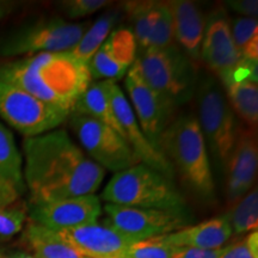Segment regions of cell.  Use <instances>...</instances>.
<instances>
[{
	"mask_svg": "<svg viewBox=\"0 0 258 258\" xmlns=\"http://www.w3.org/2000/svg\"><path fill=\"white\" fill-rule=\"evenodd\" d=\"M25 186L31 205L95 195L106 171L74 144L64 129L25 138Z\"/></svg>",
	"mask_w": 258,
	"mask_h": 258,
	"instance_id": "1",
	"label": "cell"
},
{
	"mask_svg": "<svg viewBox=\"0 0 258 258\" xmlns=\"http://www.w3.org/2000/svg\"><path fill=\"white\" fill-rule=\"evenodd\" d=\"M0 80L70 114L92 82L89 64L71 50L41 53L3 64Z\"/></svg>",
	"mask_w": 258,
	"mask_h": 258,
	"instance_id": "2",
	"label": "cell"
},
{
	"mask_svg": "<svg viewBox=\"0 0 258 258\" xmlns=\"http://www.w3.org/2000/svg\"><path fill=\"white\" fill-rule=\"evenodd\" d=\"M158 148L191 191L205 200L214 198L211 159L195 116L184 115L171 122L161 134Z\"/></svg>",
	"mask_w": 258,
	"mask_h": 258,
	"instance_id": "3",
	"label": "cell"
},
{
	"mask_svg": "<svg viewBox=\"0 0 258 258\" xmlns=\"http://www.w3.org/2000/svg\"><path fill=\"white\" fill-rule=\"evenodd\" d=\"M129 70L176 109L195 96L196 66L177 44L138 51Z\"/></svg>",
	"mask_w": 258,
	"mask_h": 258,
	"instance_id": "4",
	"label": "cell"
},
{
	"mask_svg": "<svg viewBox=\"0 0 258 258\" xmlns=\"http://www.w3.org/2000/svg\"><path fill=\"white\" fill-rule=\"evenodd\" d=\"M102 199L127 207L188 211L172 179L143 163L116 172L103 190Z\"/></svg>",
	"mask_w": 258,
	"mask_h": 258,
	"instance_id": "5",
	"label": "cell"
},
{
	"mask_svg": "<svg viewBox=\"0 0 258 258\" xmlns=\"http://www.w3.org/2000/svg\"><path fill=\"white\" fill-rule=\"evenodd\" d=\"M199 127L207 151L219 171L225 173L240 127L221 84L212 76L205 77L196 86Z\"/></svg>",
	"mask_w": 258,
	"mask_h": 258,
	"instance_id": "6",
	"label": "cell"
},
{
	"mask_svg": "<svg viewBox=\"0 0 258 258\" xmlns=\"http://www.w3.org/2000/svg\"><path fill=\"white\" fill-rule=\"evenodd\" d=\"M88 28V23H73L60 17L38 19L6 34L0 40V56L72 50Z\"/></svg>",
	"mask_w": 258,
	"mask_h": 258,
	"instance_id": "7",
	"label": "cell"
},
{
	"mask_svg": "<svg viewBox=\"0 0 258 258\" xmlns=\"http://www.w3.org/2000/svg\"><path fill=\"white\" fill-rule=\"evenodd\" d=\"M70 115V112L47 104L24 90L0 80V117L25 138L54 131Z\"/></svg>",
	"mask_w": 258,
	"mask_h": 258,
	"instance_id": "8",
	"label": "cell"
},
{
	"mask_svg": "<svg viewBox=\"0 0 258 258\" xmlns=\"http://www.w3.org/2000/svg\"><path fill=\"white\" fill-rule=\"evenodd\" d=\"M105 225L133 243L154 239L189 226L188 211L137 208L105 203Z\"/></svg>",
	"mask_w": 258,
	"mask_h": 258,
	"instance_id": "9",
	"label": "cell"
},
{
	"mask_svg": "<svg viewBox=\"0 0 258 258\" xmlns=\"http://www.w3.org/2000/svg\"><path fill=\"white\" fill-rule=\"evenodd\" d=\"M70 124L90 159L105 171L120 172L141 161L127 141L110 127L83 115H70Z\"/></svg>",
	"mask_w": 258,
	"mask_h": 258,
	"instance_id": "10",
	"label": "cell"
},
{
	"mask_svg": "<svg viewBox=\"0 0 258 258\" xmlns=\"http://www.w3.org/2000/svg\"><path fill=\"white\" fill-rule=\"evenodd\" d=\"M124 88L141 131L151 145L159 151V139L173 121L176 108L159 93L148 88L131 70L125 74Z\"/></svg>",
	"mask_w": 258,
	"mask_h": 258,
	"instance_id": "11",
	"label": "cell"
},
{
	"mask_svg": "<svg viewBox=\"0 0 258 258\" xmlns=\"http://www.w3.org/2000/svg\"><path fill=\"white\" fill-rule=\"evenodd\" d=\"M101 214V200L96 195L30 206L31 221L55 232L97 224Z\"/></svg>",
	"mask_w": 258,
	"mask_h": 258,
	"instance_id": "12",
	"label": "cell"
},
{
	"mask_svg": "<svg viewBox=\"0 0 258 258\" xmlns=\"http://www.w3.org/2000/svg\"><path fill=\"white\" fill-rule=\"evenodd\" d=\"M231 35V19L224 8H218L206 17L201 46V61L222 80L240 62Z\"/></svg>",
	"mask_w": 258,
	"mask_h": 258,
	"instance_id": "13",
	"label": "cell"
},
{
	"mask_svg": "<svg viewBox=\"0 0 258 258\" xmlns=\"http://www.w3.org/2000/svg\"><path fill=\"white\" fill-rule=\"evenodd\" d=\"M110 98L112 110L122 129L123 139L137 154L139 160L145 165L159 171L167 178L172 179L175 175L172 166L163 153L156 150L145 137L127 97L115 82H112L110 86Z\"/></svg>",
	"mask_w": 258,
	"mask_h": 258,
	"instance_id": "14",
	"label": "cell"
},
{
	"mask_svg": "<svg viewBox=\"0 0 258 258\" xmlns=\"http://www.w3.org/2000/svg\"><path fill=\"white\" fill-rule=\"evenodd\" d=\"M258 169L256 131L240 128L226 167V195L228 202L237 203L252 189Z\"/></svg>",
	"mask_w": 258,
	"mask_h": 258,
	"instance_id": "15",
	"label": "cell"
},
{
	"mask_svg": "<svg viewBox=\"0 0 258 258\" xmlns=\"http://www.w3.org/2000/svg\"><path fill=\"white\" fill-rule=\"evenodd\" d=\"M56 233L88 258H123L128 247L134 244L105 224H90Z\"/></svg>",
	"mask_w": 258,
	"mask_h": 258,
	"instance_id": "16",
	"label": "cell"
},
{
	"mask_svg": "<svg viewBox=\"0 0 258 258\" xmlns=\"http://www.w3.org/2000/svg\"><path fill=\"white\" fill-rule=\"evenodd\" d=\"M226 89V98L244 123L256 131L258 123L257 62L241 59L238 66L220 80Z\"/></svg>",
	"mask_w": 258,
	"mask_h": 258,
	"instance_id": "17",
	"label": "cell"
},
{
	"mask_svg": "<svg viewBox=\"0 0 258 258\" xmlns=\"http://www.w3.org/2000/svg\"><path fill=\"white\" fill-rule=\"evenodd\" d=\"M173 19V35L179 49L192 61H201V46L206 16L200 6L188 0L167 2Z\"/></svg>",
	"mask_w": 258,
	"mask_h": 258,
	"instance_id": "18",
	"label": "cell"
},
{
	"mask_svg": "<svg viewBox=\"0 0 258 258\" xmlns=\"http://www.w3.org/2000/svg\"><path fill=\"white\" fill-rule=\"evenodd\" d=\"M233 235L228 215L211 219L201 224L186 226L182 230L156 238L161 243L177 247L220 249Z\"/></svg>",
	"mask_w": 258,
	"mask_h": 258,
	"instance_id": "19",
	"label": "cell"
},
{
	"mask_svg": "<svg viewBox=\"0 0 258 258\" xmlns=\"http://www.w3.org/2000/svg\"><path fill=\"white\" fill-rule=\"evenodd\" d=\"M111 83V80L91 82L89 88L83 92V95L76 102L71 114L95 118V120L110 127L112 131H115L123 138L122 129L116 120L114 110H112L110 98Z\"/></svg>",
	"mask_w": 258,
	"mask_h": 258,
	"instance_id": "20",
	"label": "cell"
},
{
	"mask_svg": "<svg viewBox=\"0 0 258 258\" xmlns=\"http://www.w3.org/2000/svg\"><path fill=\"white\" fill-rule=\"evenodd\" d=\"M24 239L34 252V258H88L73 249L55 231L29 222Z\"/></svg>",
	"mask_w": 258,
	"mask_h": 258,
	"instance_id": "21",
	"label": "cell"
},
{
	"mask_svg": "<svg viewBox=\"0 0 258 258\" xmlns=\"http://www.w3.org/2000/svg\"><path fill=\"white\" fill-rule=\"evenodd\" d=\"M121 15L118 11H109L101 16L91 27L88 28L77 46L71 50L77 59L89 64L91 57L102 47L112 30V28L120 21Z\"/></svg>",
	"mask_w": 258,
	"mask_h": 258,
	"instance_id": "22",
	"label": "cell"
},
{
	"mask_svg": "<svg viewBox=\"0 0 258 258\" xmlns=\"http://www.w3.org/2000/svg\"><path fill=\"white\" fill-rule=\"evenodd\" d=\"M0 175L18 190L24 192L23 159L16 146L14 135L0 122Z\"/></svg>",
	"mask_w": 258,
	"mask_h": 258,
	"instance_id": "23",
	"label": "cell"
},
{
	"mask_svg": "<svg viewBox=\"0 0 258 258\" xmlns=\"http://www.w3.org/2000/svg\"><path fill=\"white\" fill-rule=\"evenodd\" d=\"M160 2H131L124 5L133 25V35L138 51L145 50L159 16Z\"/></svg>",
	"mask_w": 258,
	"mask_h": 258,
	"instance_id": "24",
	"label": "cell"
},
{
	"mask_svg": "<svg viewBox=\"0 0 258 258\" xmlns=\"http://www.w3.org/2000/svg\"><path fill=\"white\" fill-rule=\"evenodd\" d=\"M112 62L129 70L138 53L137 41L129 28H116L99 48Z\"/></svg>",
	"mask_w": 258,
	"mask_h": 258,
	"instance_id": "25",
	"label": "cell"
},
{
	"mask_svg": "<svg viewBox=\"0 0 258 258\" xmlns=\"http://www.w3.org/2000/svg\"><path fill=\"white\" fill-rule=\"evenodd\" d=\"M231 35L240 59L258 61V22L257 18L237 16L231 19Z\"/></svg>",
	"mask_w": 258,
	"mask_h": 258,
	"instance_id": "26",
	"label": "cell"
},
{
	"mask_svg": "<svg viewBox=\"0 0 258 258\" xmlns=\"http://www.w3.org/2000/svg\"><path fill=\"white\" fill-rule=\"evenodd\" d=\"M228 215L233 234L256 231L258 227V190L256 186L235 203Z\"/></svg>",
	"mask_w": 258,
	"mask_h": 258,
	"instance_id": "27",
	"label": "cell"
},
{
	"mask_svg": "<svg viewBox=\"0 0 258 258\" xmlns=\"http://www.w3.org/2000/svg\"><path fill=\"white\" fill-rule=\"evenodd\" d=\"M176 44L173 35V19L167 2H160L159 16L154 25L152 34L148 38V48H166Z\"/></svg>",
	"mask_w": 258,
	"mask_h": 258,
	"instance_id": "28",
	"label": "cell"
},
{
	"mask_svg": "<svg viewBox=\"0 0 258 258\" xmlns=\"http://www.w3.org/2000/svg\"><path fill=\"white\" fill-rule=\"evenodd\" d=\"M177 246L161 243L158 239H150L132 244L125 251L123 258H173Z\"/></svg>",
	"mask_w": 258,
	"mask_h": 258,
	"instance_id": "29",
	"label": "cell"
},
{
	"mask_svg": "<svg viewBox=\"0 0 258 258\" xmlns=\"http://www.w3.org/2000/svg\"><path fill=\"white\" fill-rule=\"evenodd\" d=\"M108 5L106 0H69L61 3V9L70 19H80L96 14Z\"/></svg>",
	"mask_w": 258,
	"mask_h": 258,
	"instance_id": "30",
	"label": "cell"
},
{
	"mask_svg": "<svg viewBox=\"0 0 258 258\" xmlns=\"http://www.w3.org/2000/svg\"><path fill=\"white\" fill-rule=\"evenodd\" d=\"M220 258H258V232H250L244 239L226 245Z\"/></svg>",
	"mask_w": 258,
	"mask_h": 258,
	"instance_id": "31",
	"label": "cell"
},
{
	"mask_svg": "<svg viewBox=\"0 0 258 258\" xmlns=\"http://www.w3.org/2000/svg\"><path fill=\"white\" fill-rule=\"evenodd\" d=\"M25 213L21 209L0 207V238L9 239L23 228Z\"/></svg>",
	"mask_w": 258,
	"mask_h": 258,
	"instance_id": "32",
	"label": "cell"
},
{
	"mask_svg": "<svg viewBox=\"0 0 258 258\" xmlns=\"http://www.w3.org/2000/svg\"><path fill=\"white\" fill-rule=\"evenodd\" d=\"M225 246L220 249H196V247H177L173 258H220Z\"/></svg>",
	"mask_w": 258,
	"mask_h": 258,
	"instance_id": "33",
	"label": "cell"
},
{
	"mask_svg": "<svg viewBox=\"0 0 258 258\" xmlns=\"http://www.w3.org/2000/svg\"><path fill=\"white\" fill-rule=\"evenodd\" d=\"M226 5L241 17L257 18L258 16L257 0H231L226 2Z\"/></svg>",
	"mask_w": 258,
	"mask_h": 258,
	"instance_id": "34",
	"label": "cell"
},
{
	"mask_svg": "<svg viewBox=\"0 0 258 258\" xmlns=\"http://www.w3.org/2000/svg\"><path fill=\"white\" fill-rule=\"evenodd\" d=\"M21 194L8 179L0 175V207H8L17 201Z\"/></svg>",
	"mask_w": 258,
	"mask_h": 258,
	"instance_id": "35",
	"label": "cell"
},
{
	"mask_svg": "<svg viewBox=\"0 0 258 258\" xmlns=\"http://www.w3.org/2000/svg\"><path fill=\"white\" fill-rule=\"evenodd\" d=\"M8 14V5H5L4 3H0V19Z\"/></svg>",
	"mask_w": 258,
	"mask_h": 258,
	"instance_id": "36",
	"label": "cell"
},
{
	"mask_svg": "<svg viewBox=\"0 0 258 258\" xmlns=\"http://www.w3.org/2000/svg\"><path fill=\"white\" fill-rule=\"evenodd\" d=\"M10 258H34V257L29 256V254L23 253V252H17V253H15L14 256H11Z\"/></svg>",
	"mask_w": 258,
	"mask_h": 258,
	"instance_id": "37",
	"label": "cell"
},
{
	"mask_svg": "<svg viewBox=\"0 0 258 258\" xmlns=\"http://www.w3.org/2000/svg\"><path fill=\"white\" fill-rule=\"evenodd\" d=\"M0 258H2V252H0Z\"/></svg>",
	"mask_w": 258,
	"mask_h": 258,
	"instance_id": "38",
	"label": "cell"
}]
</instances>
